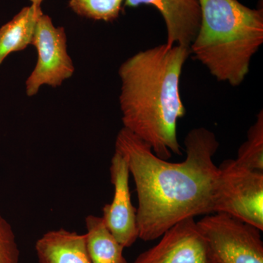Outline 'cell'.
Wrapping results in <instances>:
<instances>
[{"mask_svg":"<svg viewBox=\"0 0 263 263\" xmlns=\"http://www.w3.org/2000/svg\"><path fill=\"white\" fill-rule=\"evenodd\" d=\"M186 160L174 163L159 158L144 141L123 127L115 150L127 160L136 183L139 238L157 239L187 218L215 213L219 169L213 160L219 143L205 127L195 128L184 139Z\"/></svg>","mask_w":263,"mask_h":263,"instance_id":"obj_1","label":"cell"},{"mask_svg":"<svg viewBox=\"0 0 263 263\" xmlns=\"http://www.w3.org/2000/svg\"><path fill=\"white\" fill-rule=\"evenodd\" d=\"M190 48L160 45L138 52L119 69L124 128L144 141L159 158L181 155L177 124L186 114L180 79Z\"/></svg>","mask_w":263,"mask_h":263,"instance_id":"obj_2","label":"cell"},{"mask_svg":"<svg viewBox=\"0 0 263 263\" xmlns=\"http://www.w3.org/2000/svg\"><path fill=\"white\" fill-rule=\"evenodd\" d=\"M200 29L190 53L219 81L238 86L263 43V10L238 0H199Z\"/></svg>","mask_w":263,"mask_h":263,"instance_id":"obj_3","label":"cell"},{"mask_svg":"<svg viewBox=\"0 0 263 263\" xmlns=\"http://www.w3.org/2000/svg\"><path fill=\"white\" fill-rule=\"evenodd\" d=\"M213 263H263L261 230L226 213L197 221Z\"/></svg>","mask_w":263,"mask_h":263,"instance_id":"obj_4","label":"cell"},{"mask_svg":"<svg viewBox=\"0 0 263 263\" xmlns=\"http://www.w3.org/2000/svg\"><path fill=\"white\" fill-rule=\"evenodd\" d=\"M215 213H226L263 230V172L226 160L218 167Z\"/></svg>","mask_w":263,"mask_h":263,"instance_id":"obj_5","label":"cell"},{"mask_svg":"<svg viewBox=\"0 0 263 263\" xmlns=\"http://www.w3.org/2000/svg\"><path fill=\"white\" fill-rule=\"evenodd\" d=\"M67 41L64 27H55L49 15H40L32 43L37 50V60L26 81L27 96L37 95L43 85L61 86L73 75L75 67L67 52Z\"/></svg>","mask_w":263,"mask_h":263,"instance_id":"obj_6","label":"cell"},{"mask_svg":"<svg viewBox=\"0 0 263 263\" xmlns=\"http://www.w3.org/2000/svg\"><path fill=\"white\" fill-rule=\"evenodd\" d=\"M161 237L159 243L133 263H213L195 218L179 221Z\"/></svg>","mask_w":263,"mask_h":263,"instance_id":"obj_7","label":"cell"},{"mask_svg":"<svg viewBox=\"0 0 263 263\" xmlns=\"http://www.w3.org/2000/svg\"><path fill=\"white\" fill-rule=\"evenodd\" d=\"M110 181L114 187L113 200L105 204L103 218L105 226L124 248L130 247L138 238L137 209L129 191V171L124 156L115 150L110 167Z\"/></svg>","mask_w":263,"mask_h":263,"instance_id":"obj_8","label":"cell"},{"mask_svg":"<svg viewBox=\"0 0 263 263\" xmlns=\"http://www.w3.org/2000/svg\"><path fill=\"white\" fill-rule=\"evenodd\" d=\"M141 5L155 7L163 18L168 46L175 45L190 48L196 37L201 8L199 0H125L124 5L137 8Z\"/></svg>","mask_w":263,"mask_h":263,"instance_id":"obj_9","label":"cell"},{"mask_svg":"<svg viewBox=\"0 0 263 263\" xmlns=\"http://www.w3.org/2000/svg\"><path fill=\"white\" fill-rule=\"evenodd\" d=\"M39 263H91L86 234L63 228L45 233L35 243Z\"/></svg>","mask_w":263,"mask_h":263,"instance_id":"obj_10","label":"cell"},{"mask_svg":"<svg viewBox=\"0 0 263 263\" xmlns=\"http://www.w3.org/2000/svg\"><path fill=\"white\" fill-rule=\"evenodd\" d=\"M41 8L31 5L19 11L0 28V65L10 53L23 51L32 45Z\"/></svg>","mask_w":263,"mask_h":263,"instance_id":"obj_11","label":"cell"},{"mask_svg":"<svg viewBox=\"0 0 263 263\" xmlns=\"http://www.w3.org/2000/svg\"><path fill=\"white\" fill-rule=\"evenodd\" d=\"M85 222L86 248L91 263H129L123 255L124 247L109 231L103 218L89 215Z\"/></svg>","mask_w":263,"mask_h":263,"instance_id":"obj_12","label":"cell"},{"mask_svg":"<svg viewBox=\"0 0 263 263\" xmlns=\"http://www.w3.org/2000/svg\"><path fill=\"white\" fill-rule=\"evenodd\" d=\"M235 162L239 165L263 172V111L257 116L256 122L249 128L247 140L238 151Z\"/></svg>","mask_w":263,"mask_h":263,"instance_id":"obj_13","label":"cell"},{"mask_svg":"<svg viewBox=\"0 0 263 263\" xmlns=\"http://www.w3.org/2000/svg\"><path fill=\"white\" fill-rule=\"evenodd\" d=\"M124 0H69L74 13L93 20L114 22L122 11Z\"/></svg>","mask_w":263,"mask_h":263,"instance_id":"obj_14","label":"cell"},{"mask_svg":"<svg viewBox=\"0 0 263 263\" xmlns=\"http://www.w3.org/2000/svg\"><path fill=\"white\" fill-rule=\"evenodd\" d=\"M0 263H20L14 231L0 213Z\"/></svg>","mask_w":263,"mask_h":263,"instance_id":"obj_15","label":"cell"},{"mask_svg":"<svg viewBox=\"0 0 263 263\" xmlns=\"http://www.w3.org/2000/svg\"><path fill=\"white\" fill-rule=\"evenodd\" d=\"M31 2V5L36 7L37 8H41V4H42L43 0H29Z\"/></svg>","mask_w":263,"mask_h":263,"instance_id":"obj_16","label":"cell"}]
</instances>
